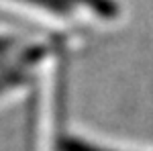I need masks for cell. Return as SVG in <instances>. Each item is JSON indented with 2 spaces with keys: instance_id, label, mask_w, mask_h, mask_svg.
<instances>
[{
  "instance_id": "cell-1",
  "label": "cell",
  "mask_w": 153,
  "mask_h": 151,
  "mask_svg": "<svg viewBox=\"0 0 153 151\" xmlns=\"http://www.w3.org/2000/svg\"><path fill=\"white\" fill-rule=\"evenodd\" d=\"M61 151H104V149H96L92 145L84 143V141H76V139H68L61 143Z\"/></svg>"
}]
</instances>
